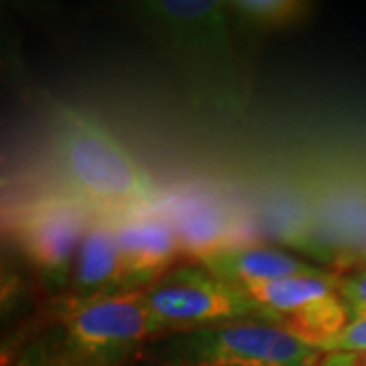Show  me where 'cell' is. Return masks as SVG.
I'll return each instance as SVG.
<instances>
[{
    "instance_id": "obj_6",
    "label": "cell",
    "mask_w": 366,
    "mask_h": 366,
    "mask_svg": "<svg viewBox=\"0 0 366 366\" xmlns=\"http://www.w3.org/2000/svg\"><path fill=\"white\" fill-rule=\"evenodd\" d=\"M90 212L64 192H49L29 202L11 224L14 242L29 267L53 293L69 289Z\"/></svg>"
},
{
    "instance_id": "obj_8",
    "label": "cell",
    "mask_w": 366,
    "mask_h": 366,
    "mask_svg": "<svg viewBox=\"0 0 366 366\" xmlns=\"http://www.w3.org/2000/svg\"><path fill=\"white\" fill-rule=\"evenodd\" d=\"M117 238L129 291L153 285L183 254L173 224L157 212L117 220Z\"/></svg>"
},
{
    "instance_id": "obj_7",
    "label": "cell",
    "mask_w": 366,
    "mask_h": 366,
    "mask_svg": "<svg viewBox=\"0 0 366 366\" xmlns=\"http://www.w3.org/2000/svg\"><path fill=\"white\" fill-rule=\"evenodd\" d=\"M262 320L324 348L348 326L352 312L338 291V274H297L244 289Z\"/></svg>"
},
{
    "instance_id": "obj_5",
    "label": "cell",
    "mask_w": 366,
    "mask_h": 366,
    "mask_svg": "<svg viewBox=\"0 0 366 366\" xmlns=\"http://www.w3.org/2000/svg\"><path fill=\"white\" fill-rule=\"evenodd\" d=\"M144 303L167 332L261 317L244 289L226 283L202 262H179L143 289Z\"/></svg>"
},
{
    "instance_id": "obj_14",
    "label": "cell",
    "mask_w": 366,
    "mask_h": 366,
    "mask_svg": "<svg viewBox=\"0 0 366 366\" xmlns=\"http://www.w3.org/2000/svg\"><path fill=\"white\" fill-rule=\"evenodd\" d=\"M330 352H366V312H354L348 326L322 348V354Z\"/></svg>"
},
{
    "instance_id": "obj_13",
    "label": "cell",
    "mask_w": 366,
    "mask_h": 366,
    "mask_svg": "<svg viewBox=\"0 0 366 366\" xmlns=\"http://www.w3.org/2000/svg\"><path fill=\"white\" fill-rule=\"evenodd\" d=\"M11 366H92L64 338L57 327L49 324L35 334L14 356Z\"/></svg>"
},
{
    "instance_id": "obj_15",
    "label": "cell",
    "mask_w": 366,
    "mask_h": 366,
    "mask_svg": "<svg viewBox=\"0 0 366 366\" xmlns=\"http://www.w3.org/2000/svg\"><path fill=\"white\" fill-rule=\"evenodd\" d=\"M338 291L350 312H366V267L348 274H338Z\"/></svg>"
},
{
    "instance_id": "obj_10",
    "label": "cell",
    "mask_w": 366,
    "mask_h": 366,
    "mask_svg": "<svg viewBox=\"0 0 366 366\" xmlns=\"http://www.w3.org/2000/svg\"><path fill=\"white\" fill-rule=\"evenodd\" d=\"M197 262H202L206 269L224 279L226 283H232L240 289L287 279V277H297V274L327 273L324 269L315 267L314 262L305 261L297 254H291L287 250L273 249V247H252V244L230 247Z\"/></svg>"
},
{
    "instance_id": "obj_1",
    "label": "cell",
    "mask_w": 366,
    "mask_h": 366,
    "mask_svg": "<svg viewBox=\"0 0 366 366\" xmlns=\"http://www.w3.org/2000/svg\"><path fill=\"white\" fill-rule=\"evenodd\" d=\"M47 143L57 189L90 214L122 220L155 212L167 199L114 132L78 106L49 108Z\"/></svg>"
},
{
    "instance_id": "obj_12",
    "label": "cell",
    "mask_w": 366,
    "mask_h": 366,
    "mask_svg": "<svg viewBox=\"0 0 366 366\" xmlns=\"http://www.w3.org/2000/svg\"><path fill=\"white\" fill-rule=\"evenodd\" d=\"M312 2L303 0H228L226 9L242 25L257 31H281L301 23L310 11Z\"/></svg>"
},
{
    "instance_id": "obj_9",
    "label": "cell",
    "mask_w": 366,
    "mask_h": 366,
    "mask_svg": "<svg viewBox=\"0 0 366 366\" xmlns=\"http://www.w3.org/2000/svg\"><path fill=\"white\" fill-rule=\"evenodd\" d=\"M129 291L117 238V220L92 214L79 242L71 283L64 295L94 297Z\"/></svg>"
},
{
    "instance_id": "obj_4",
    "label": "cell",
    "mask_w": 366,
    "mask_h": 366,
    "mask_svg": "<svg viewBox=\"0 0 366 366\" xmlns=\"http://www.w3.org/2000/svg\"><path fill=\"white\" fill-rule=\"evenodd\" d=\"M51 324L92 366H129L147 344L167 334L147 307L143 289L94 297L61 295Z\"/></svg>"
},
{
    "instance_id": "obj_3",
    "label": "cell",
    "mask_w": 366,
    "mask_h": 366,
    "mask_svg": "<svg viewBox=\"0 0 366 366\" xmlns=\"http://www.w3.org/2000/svg\"><path fill=\"white\" fill-rule=\"evenodd\" d=\"M322 356L287 330L249 317L167 332L147 344L139 360L144 366H317Z\"/></svg>"
},
{
    "instance_id": "obj_2",
    "label": "cell",
    "mask_w": 366,
    "mask_h": 366,
    "mask_svg": "<svg viewBox=\"0 0 366 366\" xmlns=\"http://www.w3.org/2000/svg\"><path fill=\"white\" fill-rule=\"evenodd\" d=\"M127 13L169 53L206 100L230 108L238 104L226 2L147 0L127 4Z\"/></svg>"
},
{
    "instance_id": "obj_11",
    "label": "cell",
    "mask_w": 366,
    "mask_h": 366,
    "mask_svg": "<svg viewBox=\"0 0 366 366\" xmlns=\"http://www.w3.org/2000/svg\"><path fill=\"white\" fill-rule=\"evenodd\" d=\"M171 224L177 232L183 254H189L196 261L230 247H238L232 236L234 222L224 212L204 204H196L194 208L183 206Z\"/></svg>"
}]
</instances>
